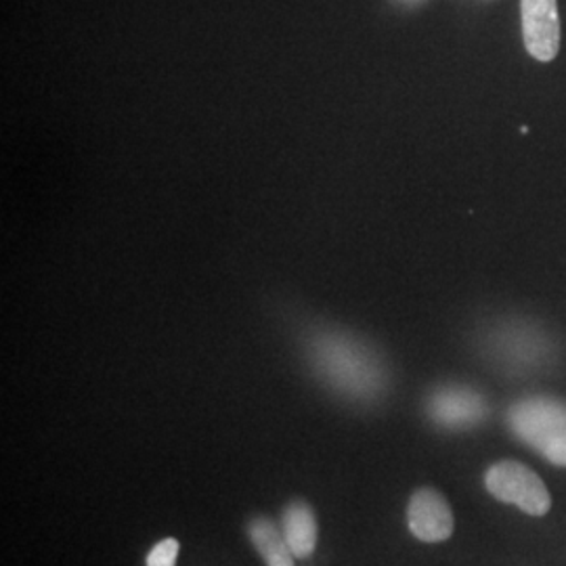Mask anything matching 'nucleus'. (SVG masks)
Instances as JSON below:
<instances>
[{
	"mask_svg": "<svg viewBox=\"0 0 566 566\" xmlns=\"http://www.w3.org/2000/svg\"><path fill=\"white\" fill-rule=\"evenodd\" d=\"M512 434L549 464L566 468V403L556 397H526L507 409Z\"/></svg>",
	"mask_w": 566,
	"mask_h": 566,
	"instance_id": "nucleus-1",
	"label": "nucleus"
},
{
	"mask_svg": "<svg viewBox=\"0 0 566 566\" xmlns=\"http://www.w3.org/2000/svg\"><path fill=\"white\" fill-rule=\"evenodd\" d=\"M486 491L502 504L542 518L552 510V495L542 476L516 460H500L485 472Z\"/></svg>",
	"mask_w": 566,
	"mask_h": 566,
	"instance_id": "nucleus-2",
	"label": "nucleus"
},
{
	"mask_svg": "<svg viewBox=\"0 0 566 566\" xmlns=\"http://www.w3.org/2000/svg\"><path fill=\"white\" fill-rule=\"evenodd\" d=\"M407 525L416 539L441 544L453 535V512L446 495L434 486H420L407 504Z\"/></svg>",
	"mask_w": 566,
	"mask_h": 566,
	"instance_id": "nucleus-3",
	"label": "nucleus"
},
{
	"mask_svg": "<svg viewBox=\"0 0 566 566\" xmlns=\"http://www.w3.org/2000/svg\"><path fill=\"white\" fill-rule=\"evenodd\" d=\"M523 39L533 60H556L560 51L558 0H521Z\"/></svg>",
	"mask_w": 566,
	"mask_h": 566,
	"instance_id": "nucleus-4",
	"label": "nucleus"
},
{
	"mask_svg": "<svg viewBox=\"0 0 566 566\" xmlns=\"http://www.w3.org/2000/svg\"><path fill=\"white\" fill-rule=\"evenodd\" d=\"M322 364L325 369L334 376V380H338L344 388L365 392V390H374L376 388V376L378 369L376 365L369 364V359L364 353L355 346H348L346 343H325L322 346Z\"/></svg>",
	"mask_w": 566,
	"mask_h": 566,
	"instance_id": "nucleus-5",
	"label": "nucleus"
},
{
	"mask_svg": "<svg viewBox=\"0 0 566 566\" xmlns=\"http://www.w3.org/2000/svg\"><path fill=\"white\" fill-rule=\"evenodd\" d=\"M428 413L437 424L446 428H468L485 420L486 403L479 392L453 386L432 395Z\"/></svg>",
	"mask_w": 566,
	"mask_h": 566,
	"instance_id": "nucleus-6",
	"label": "nucleus"
},
{
	"mask_svg": "<svg viewBox=\"0 0 566 566\" xmlns=\"http://www.w3.org/2000/svg\"><path fill=\"white\" fill-rule=\"evenodd\" d=\"M282 531L287 546L296 558H308L317 546L315 510L304 500H292L282 512Z\"/></svg>",
	"mask_w": 566,
	"mask_h": 566,
	"instance_id": "nucleus-7",
	"label": "nucleus"
},
{
	"mask_svg": "<svg viewBox=\"0 0 566 566\" xmlns=\"http://www.w3.org/2000/svg\"><path fill=\"white\" fill-rule=\"evenodd\" d=\"M248 535L252 546L263 556L266 566H294V554L287 546L283 531L277 525L266 518V516H256L248 523Z\"/></svg>",
	"mask_w": 566,
	"mask_h": 566,
	"instance_id": "nucleus-8",
	"label": "nucleus"
},
{
	"mask_svg": "<svg viewBox=\"0 0 566 566\" xmlns=\"http://www.w3.org/2000/svg\"><path fill=\"white\" fill-rule=\"evenodd\" d=\"M181 544L175 537H168L154 547L147 556V566H175L179 558Z\"/></svg>",
	"mask_w": 566,
	"mask_h": 566,
	"instance_id": "nucleus-9",
	"label": "nucleus"
}]
</instances>
